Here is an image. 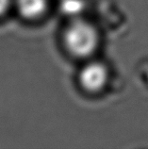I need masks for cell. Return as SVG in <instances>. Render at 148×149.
<instances>
[{
  "label": "cell",
  "mask_w": 148,
  "mask_h": 149,
  "mask_svg": "<svg viewBox=\"0 0 148 149\" xmlns=\"http://www.w3.org/2000/svg\"><path fill=\"white\" fill-rule=\"evenodd\" d=\"M60 6L62 13L76 16L84 10L85 4L83 0H61Z\"/></svg>",
  "instance_id": "obj_4"
},
{
  "label": "cell",
  "mask_w": 148,
  "mask_h": 149,
  "mask_svg": "<svg viewBox=\"0 0 148 149\" xmlns=\"http://www.w3.org/2000/svg\"><path fill=\"white\" fill-rule=\"evenodd\" d=\"M64 39L69 50L80 57L92 54L98 41L94 27L82 20H76L69 26Z\"/></svg>",
  "instance_id": "obj_1"
},
{
  "label": "cell",
  "mask_w": 148,
  "mask_h": 149,
  "mask_svg": "<svg viewBox=\"0 0 148 149\" xmlns=\"http://www.w3.org/2000/svg\"><path fill=\"white\" fill-rule=\"evenodd\" d=\"M108 72L106 67L98 62H92L87 64L81 70L79 80L81 85L90 91L100 90L106 84Z\"/></svg>",
  "instance_id": "obj_2"
},
{
  "label": "cell",
  "mask_w": 148,
  "mask_h": 149,
  "mask_svg": "<svg viewBox=\"0 0 148 149\" xmlns=\"http://www.w3.org/2000/svg\"><path fill=\"white\" fill-rule=\"evenodd\" d=\"M47 0H17V7L22 15L28 18H35L41 15L46 9Z\"/></svg>",
  "instance_id": "obj_3"
},
{
  "label": "cell",
  "mask_w": 148,
  "mask_h": 149,
  "mask_svg": "<svg viewBox=\"0 0 148 149\" xmlns=\"http://www.w3.org/2000/svg\"><path fill=\"white\" fill-rule=\"evenodd\" d=\"M10 0H0V15L3 14L10 6Z\"/></svg>",
  "instance_id": "obj_5"
}]
</instances>
